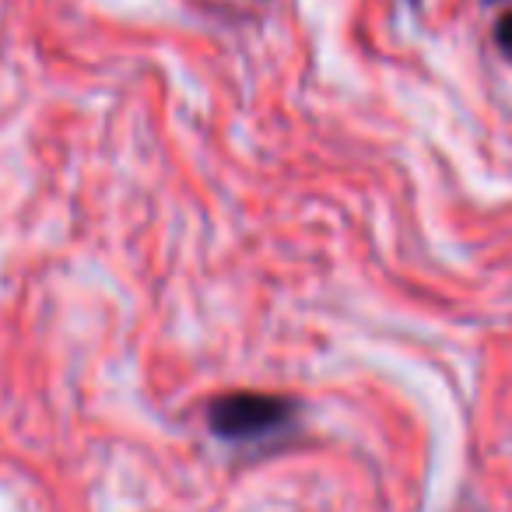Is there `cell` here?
Returning <instances> with one entry per match:
<instances>
[{
    "label": "cell",
    "mask_w": 512,
    "mask_h": 512,
    "mask_svg": "<svg viewBox=\"0 0 512 512\" xmlns=\"http://www.w3.org/2000/svg\"><path fill=\"white\" fill-rule=\"evenodd\" d=\"M491 4H498V0H491Z\"/></svg>",
    "instance_id": "3"
},
{
    "label": "cell",
    "mask_w": 512,
    "mask_h": 512,
    "mask_svg": "<svg viewBox=\"0 0 512 512\" xmlns=\"http://www.w3.org/2000/svg\"><path fill=\"white\" fill-rule=\"evenodd\" d=\"M495 39H498V46L512 57V11L495 22Z\"/></svg>",
    "instance_id": "2"
},
{
    "label": "cell",
    "mask_w": 512,
    "mask_h": 512,
    "mask_svg": "<svg viewBox=\"0 0 512 512\" xmlns=\"http://www.w3.org/2000/svg\"><path fill=\"white\" fill-rule=\"evenodd\" d=\"M295 411H299L295 400L281 397V393L235 390V393H221V397H214L207 404V425H211V432L218 439L249 442L288 428Z\"/></svg>",
    "instance_id": "1"
},
{
    "label": "cell",
    "mask_w": 512,
    "mask_h": 512,
    "mask_svg": "<svg viewBox=\"0 0 512 512\" xmlns=\"http://www.w3.org/2000/svg\"><path fill=\"white\" fill-rule=\"evenodd\" d=\"M414 4H418V0H414Z\"/></svg>",
    "instance_id": "4"
}]
</instances>
